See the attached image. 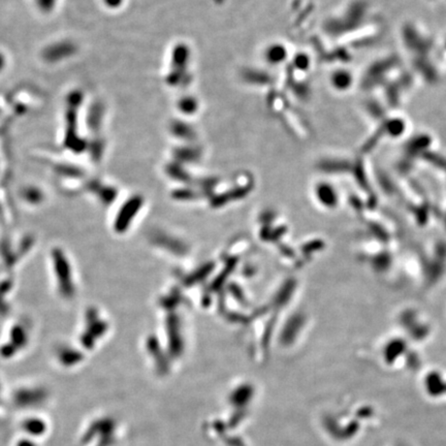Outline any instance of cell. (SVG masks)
<instances>
[{
  "instance_id": "1",
  "label": "cell",
  "mask_w": 446,
  "mask_h": 446,
  "mask_svg": "<svg viewBox=\"0 0 446 446\" xmlns=\"http://www.w3.org/2000/svg\"><path fill=\"white\" fill-rule=\"evenodd\" d=\"M196 107V102L192 100V98H184L180 102V108L183 112H187V113H192Z\"/></svg>"
},
{
  "instance_id": "2",
  "label": "cell",
  "mask_w": 446,
  "mask_h": 446,
  "mask_svg": "<svg viewBox=\"0 0 446 446\" xmlns=\"http://www.w3.org/2000/svg\"><path fill=\"white\" fill-rule=\"evenodd\" d=\"M104 3L108 7H117V6L120 5L121 0H104Z\"/></svg>"
}]
</instances>
